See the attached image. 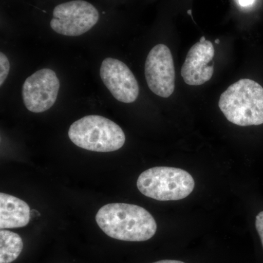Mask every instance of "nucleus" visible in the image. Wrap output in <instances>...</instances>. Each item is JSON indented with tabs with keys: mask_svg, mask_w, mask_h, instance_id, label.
I'll return each mask as SVG.
<instances>
[{
	"mask_svg": "<svg viewBox=\"0 0 263 263\" xmlns=\"http://www.w3.org/2000/svg\"><path fill=\"white\" fill-rule=\"evenodd\" d=\"M219 107L230 122L241 127L263 124V88L256 81L241 79L219 98Z\"/></svg>",
	"mask_w": 263,
	"mask_h": 263,
	"instance_id": "obj_2",
	"label": "nucleus"
},
{
	"mask_svg": "<svg viewBox=\"0 0 263 263\" xmlns=\"http://www.w3.org/2000/svg\"><path fill=\"white\" fill-rule=\"evenodd\" d=\"M68 137L76 146L95 152H115L122 148L126 141L122 128L98 115L86 116L72 123Z\"/></svg>",
	"mask_w": 263,
	"mask_h": 263,
	"instance_id": "obj_3",
	"label": "nucleus"
},
{
	"mask_svg": "<svg viewBox=\"0 0 263 263\" xmlns=\"http://www.w3.org/2000/svg\"><path fill=\"white\" fill-rule=\"evenodd\" d=\"M215 43H216V44H219V39H216V41H215Z\"/></svg>",
	"mask_w": 263,
	"mask_h": 263,
	"instance_id": "obj_16",
	"label": "nucleus"
},
{
	"mask_svg": "<svg viewBox=\"0 0 263 263\" xmlns=\"http://www.w3.org/2000/svg\"><path fill=\"white\" fill-rule=\"evenodd\" d=\"M10 71V62L8 57L3 52L0 53V85L3 86Z\"/></svg>",
	"mask_w": 263,
	"mask_h": 263,
	"instance_id": "obj_12",
	"label": "nucleus"
},
{
	"mask_svg": "<svg viewBox=\"0 0 263 263\" xmlns=\"http://www.w3.org/2000/svg\"><path fill=\"white\" fill-rule=\"evenodd\" d=\"M188 13H189V14H191V13H192L191 10H188Z\"/></svg>",
	"mask_w": 263,
	"mask_h": 263,
	"instance_id": "obj_17",
	"label": "nucleus"
},
{
	"mask_svg": "<svg viewBox=\"0 0 263 263\" xmlns=\"http://www.w3.org/2000/svg\"><path fill=\"white\" fill-rule=\"evenodd\" d=\"M255 226L257 233H258L259 237H260L261 242H262L263 247V211L259 212L257 216H256Z\"/></svg>",
	"mask_w": 263,
	"mask_h": 263,
	"instance_id": "obj_13",
	"label": "nucleus"
},
{
	"mask_svg": "<svg viewBox=\"0 0 263 263\" xmlns=\"http://www.w3.org/2000/svg\"><path fill=\"white\" fill-rule=\"evenodd\" d=\"M30 218L27 202L13 195L0 194V229L23 228L29 224Z\"/></svg>",
	"mask_w": 263,
	"mask_h": 263,
	"instance_id": "obj_10",
	"label": "nucleus"
},
{
	"mask_svg": "<svg viewBox=\"0 0 263 263\" xmlns=\"http://www.w3.org/2000/svg\"><path fill=\"white\" fill-rule=\"evenodd\" d=\"M240 6L249 7L253 4L254 0H238Z\"/></svg>",
	"mask_w": 263,
	"mask_h": 263,
	"instance_id": "obj_14",
	"label": "nucleus"
},
{
	"mask_svg": "<svg viewBox=\"0 0 263 263\" xmlns=\"http://www.w3.org/2000/svg\"><path fill=\"white\" fill-rule=\"evenodd\" d=\"M153 263H185L179 260H173V259H164V260L158 261Z\"/></svg>",
	"mask_w": 263,
	"mask_h": 263,
	"instance_id": "obj_15",
	"label": "nucleus"
},
{
	"mask_svg": "<svg viewBox=\"0 0 263 263\" xmlns=\"http://www.w3.org/2000/svg\"><path fill=\"white\" fill-rule=\"evenodd\" d=\"M99 18L94 5L84 0H73L55 7L50 25L58 34L76 37L89 32Z\"/></svg>",
	"mask_w": 263,
	"mask_h": 263,
	"instance_id": "obj_5",
	"label": "nucleus"
},
{
	"mask_svg": "<svg viewBox=\"0 0 263 263\" xmlns=\"http://www.w3.org/2000/svg\"><path fill=\"white\" fill-rule=\"evenodd\" d=\"M20 235L8 230L0 231V263H11L18 258L23 250Z\"/></svg>",
	"mask_w": 263,
	"mask_h": 263,
	"instance_id": "obj_11",
	"label": "nucleus"
},
{
	"mask_svg": "<svg viewBox=\"0 0 263 263\" xmlns=\"http://www.w3.org/2000/svg\"><path fill=\"white\" fill-rule=\"evenodd\" d=\"M145 77L152 92L167 98L175 90V67L171 50L158 44L151 50L145 63Z\"/></svg>",
	"mask_w": 263,
	"mask_h": 263,
	"instance_id": "obj_7",
	"label": "nucleus"
},
{
	"mask_svg": "<svg viewBox=\"0 0 263 263\" xmlns=\"http://www.w3.org/2000/svg\"><path fill=\"white\" fill-rule=\"evenodd\" d=\"M95 219L108 236L124 241H146L155 235L157 229L153 216L143 207L133 204H107L100 209Z\"/></svg>",
	"mask_w": 263,
	"mask_h": 263,
	"instance_id": "obj_1",
	"label": "nucleus"
},
{
	"mask_svg": "<svg viewBox=\"0 0 263 263\" xmlns=\"http://www.w3.org/2000/svg\"><path fill=\"white\" fill-rule=\"evenodd\" d=\"M100 75L103 84L118 101L132 103L138 99V81L124 62L110 57L105 59L100 67Z\"/></svg>",
	"mask_w": 263,
	"mask_h": 263,
	"instance_id": "obj_8",
	"label": "nucleus"
},
{
	"mask_svg": "<svg viewBox=\"0 0 263 263\" xmlns=\"http://www.w3.org/2000/svg\"><path fill=\"white\" fill-rule=\"evenodd\" d=\"M195 186V180L187 171L171 167L146 170L137 181L143 195L159 201L182 200L193 193Z\"/></svg>",
	"mask_w": 263,
	"mask_h": 263,
	"instance_id": "obj_4",
	"label": "nucleus"
},
{
	"mask_svg": "<svg viewBox=\"0 0 263 263\" xmlns=\"http://www.w3.org/2000/svg\"><path fill=\"white\" fill-rule=\"evenodd\" d=\"M60 82L56 72L42 69L29 76L22 87L24 105L32 113H43L56 103Z\"/></svg>",
	"mask_w": 263,
	"mask_h": 263,
	"instance_id": "obj_6",
	"label": "nucleus"
},
{
	"mask_svg": "<svg viewBox=\"0 0 263 263\" xmlns=\"http://www.w3.org/2000/svg\"><path fill=\"white\" fill-rule=\"evenodd\" d=\"M215 50L205 37L190 48L181 68V76L186 84L200 86L212 79L214 74Z\"/></svg>",
	"mask_w": 263,
	"mask_h": 263,
	"instance_id": "obj_9",
	"label": "nucleus"
}]
</instances>
